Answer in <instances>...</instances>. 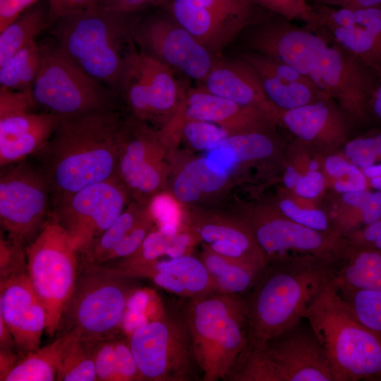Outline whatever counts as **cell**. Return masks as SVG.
<instances>
[{
	"label": "cell",
	"instance_id": "53",
	"mask_svg": "<svg viewBox=\"0 0 381 381\" xmlns=\"http://www.w3.org/2000/svg\"><path fill=\"white\" fill-rule=\"evenodd\" d=\"M367 178L370 188L381 192V162L362 170Z\"/></svg>",
	"mask_w": 381,
	"mask_h": 381
},
{
	"label": "cell",
	"instance_id": "3",
	"mask_svg": "<svg viewBox=\"0 0 381 381\" xmlns=\"http://www.w3.org/2000/svg\"><path fill=\"white\" fill-rule=\"evenodd\" d=\"M304 319L325 351L334 381L377 380L381 375V338L358 319L332 279Z\"/></svg>",
	"mask_w": 381,
	"mask_h": 381
},
{
	"label": "cell",
	"instance_id": "16",
	"mask_svg": "<svg viewBox=\"0 0 381 381\" xmlns=\"http://www.w3.org/2000/svg\"><path fill=\"white\" fill-rule=\"evenodd\" d=\"M309 77L350 119L371 120L369 102L381 78L357 57L337 44L328 46Z\"/></svg>",
	"mask_w": 381,
	"mask_h": 381
},
{
	"label": "cell",
	"instance_id": "31",
	"mask_svg": "<svg viewBox=\"0 0 381 381\" xmlns=\"http://www.w3.org/2000/svg\"><path fill=\"white\" fill-rule=\"evenodd\" d=\"M202 245L198 258L203 262L214 290L245 297L265 267L259 268L229 259Z\"/></svg>",
	"mask_w": 381,
	"mask_h": 381
},
{
	"label": "cell",
	"instance_id": "25",
	"mask_svg": "<svg viewBox=\"0 0 381 381\" xmlns=\"http://www.w3.org/2000/svg\"><path fill=\"white\" fill-rule=\"evenodd\" d=\"M183 226L197 243L207 246L229 244L240 248L258 265L265 267L267 259L250 228L240 217L212 213H196Z\"/></svg>",
	"mask_w": 381,
	"mask_h": 381
},
{
	"label": "cell",
	"instance_id": "30",
	"mask_svg": "<svg viewBox=\"0 0 381 381\" xmlns=\"http://www.w3.org/2000/svg\"><path fill=\"white\" fill-rule=\"evenodd\" d=\"M78 337L75 331L67 330L51 344L23 355L4 381L56 380L63 360Z\"/></svg>",
	"mask_w": 381,
	"mask_h": 381
},
{
	"label": "cell",
	"instance_id": "19",
	"mask_svg": "<svg viewBox=\"0 0 381 381\" xmlns=\"http://www.w3.org/2000/svg\"><path fill=\"white\" fill-rule=\"evenodd\" d=\"M0 319L23 355L40 348L47 327V313L28 270L1 279Z\"/></svg>",
	"mask_w": 381,
	"mask_h": 381
},
{
	"label": "cell",
	"instance_id": "29",
	"mask_svg": "<svg viewBox=\"0 0 381 381\" xmlns=\"http://www.w3.org/2000/svg\"><path fill=\"white\" fill-rule=\"evenodd\" d=\"M327 212L333 231L346 237L381 217V192L366 189L340 194Z\"/></svg>",
	"mask_w": 381,
	"mask_h": 381
},
{
	"label": "cell",
	"instance_id": "52",
	"mask_svg": "<svg viewBox=\"0 0 381 381\" xmlns=\"http://www.w3.org/2000/svg\"><path fill=\"white\" fill-rule=\"evenodd\" d=\"M369 112L371 119L381 123V78L370 99Z\"/></svg>",
	"mask_w": 381,
	"mask_h": 381
},
{
	"label": "cell",
	"instance_id": "54",
	"mask_svg": "<svg viewBox=\"0 0 381 381\" xmlns=\"http://www.w3.org/2000/svg\"><path fill=\"white\" fill-rule=\"evenodd\" d=\"M301 176V174L292 164L288 165L285 168L283 182L290 192L294 188Z\"/></svg>",
	"mask_w": 381,
	"mask_h": 381
},
{
	"label": "cell",
	"instance_id": "24",
	"mask_svg": "<svg viewBox=\"0 0 381 381\" xmlns=\"http://www.w3.org/2000/svg\"><path fill=\"white\" fill-rule=\"evenodd\" d=\"M208 92L240 105L257 109L278 123L280 110L266 96L260 78L244 60L215 59L202 81Z\"/></svg>",
	"mask_w": 381,
	"mask_h": 381
},
{
	"label": "cell",
	"instance_id": "56",
	"mask_svg": "<svg viewBox=\"0 0 381 381\" xmlns=\"http://www.w3.org/2000/svg\"><path fill=\"white\" fill-rule=\"evenodd\" d=\"M377 380H381V375H380V377L377 379Z\"/></svg>",
	"mask_w": 381,
	"mask_h": 381
},
{
	"label": "cell",
	"instance_id": "47",
	"mask_svg": "<svg viewBox=\"0 0 381 381\" xmlns=\"http://www.w3.org/2000/svg\"><path fill=\"white\" fill-rule=\"evenodd\" d=\"M325 188V178L321 169H314L301 174L291 193L302 198L313 200L320 196Z\"/></svg>",
	"mask_w": 381,
	"mask_h": 381
},
{
	"label": "cell",
	"instance_id": "14",
	"mask_svg": "<svg viewBox=\"0 0 381 381\" xmlns=\"http://www.w3.org/2000/svg\"><path fill=\"white\" fill-rule=\"evenodd\" d=\"M131 198L116 175L52 203V214L73 246L84 253L126 209Z\"/></svg>",
	"mask_w": 381,
	"mask_h": 381
},
{
	"label": "cell",
	"instance_id": "26",
	"mask_svg": "<svg viewBox=\"0 0 381 381\" xmlns=\"http://www.w3.org/2000/svg\"><path fill=\"white\" fill-rule=\"evenodd\" d=\"M354 25L324 27L336 44L375 71L381 78V6L351 8Z\"/></svg>",
	"mask_w": 381,
	"mask_h": 381
},
{
	"label": "cell",
	"instance_id": "38",
	"mask_svg": "<svg viewBox=\"0 0 381 381\" xmlns=\"http://www.w3.org/2000/svg\"><path fill=\"white\" fill-rule=\"evenodd\" d=\"M265 130L230 134L219 147L229 149L236 164L256 162L274 156L277 145Z\"/></svg>",
	"mask_w": 381,
	"mask_h": 381
},
{
	"label": "cell",
	"instance_id": "15",
	"mask_svg": "<svg viewBox=\"0 0 381 381\" xmlns=\"http://www.w3.org/2000/svg\"><path fill=\"white\" fill-rule=\"evenodd\" d=\"M62 118L40 110L30 89L14 91L0 87V167L35 155Z\"/></svg>",
	"mask_w": 381,
	"mask_h": 381
},
{
	"label": "cell",
	"instance_id": "49",
	"mask_svg": "<svg viewBox=\"0 0 381 381\" xmlns=\"http://www.w3.org/2000/svg\"><path fill=\"white\" fill-rule=\"evenodd\" d=\"M99 0H48V18L50 23L88 9L97 5Z\"/></svg>",
	"mask_w": 381,
	"mask_h": 381
},
{
	"label": "cell",
	"instance_id": "17",
	"mask_svg": "<svg viewBox=\"0 0 381 381\" xmlns=\"http://www.w3.org/2000/svg\"><path fill=\"white\" fill-rule=\"evenodd\" d=\"M249 0H171L172 17L212 53L226 46L252 20Z\"/></svg>",
	"mask_w": 381,
	"mask_h": 381
},
{
	"label": "cell",
	"instance_id": "28",
	"mask_svg": "<svg viewBox=\"0 0 381 381\" xmlns=\"http://www.w3.org/2000/svg\"><path fill=\"white\" fill-rule=\"evenodd\" d=\"M229 174L207 156L190 159L174 177L171 193L180 203L196 202L224 190L229 184Z\"/></svg>",
	"mask_w": 381,
	"mask_h": 381
},
{
	"label": "cell",
	"instance_id": "2",
	"mask_svg": "<svg viewBox=\"0 0 381 381\" xmlns=\"http://www.w3.org/2000/svg\"><path fill=\"white\" fill-rule=\"evenodd\" d=\"M339 263L301 259L267 264L244 297L248 345L261 349L304 319L313 301L332 279Z\"/></svg>",
	"mask_w": 381,
	"mask_h": 381
},
{
	"label": "cell",
	"instance_id": "46",
	"mask_svg": "<svg viewBox=\"0 0 381 381\" xmlns=\"http://www.w3.org/2000/svg\"><path fill=\"white\" fill-rule=\"evenodd\" d=\"M179 203L171 193L164 191L151 200L149 206L158 227L163 226L183 227L182 212Z\"/></svg>",
	"mask_w": 381,
	"mask_h": 381
},
{
	"label": "cell",
	"instance_id": "35",
	"mask_svg": "<svg viewBox=\"0 0 381 381\" xmlns=\"http://www.w3.org/2000/svg\"><path fill=\"white\" fill-rule=\"evenodd\" d=\"M256 73L266 96L281 111L295 109L326 97L313 81H294L273 74Z\"/></svg>",
	"mask_w": 381,
	"mask_h": 381
},
{
	"label": "cell",
	"instance_id": "37",
	"mask_svg": "<svg viewBox=\"0 0 381 381\" xmlns=\"http://www.w3.org/2000/svg\"><path fill=\"white\" fill-rule=\"evenodd\" d=\"M48 22V13L42 8L31 7L0 31V65L35 40Z\"/></svg>",
	"mask_w": 381,
	"mask_h": 381
},
{
	"label": "cell",
	"instance_id": "7",
	"mask_svg": "<svg viewBox=\"0 0 381 381\" xmlns=\"http://www.w3.org/2000/svg\"><path fill=\"white\" fill-rule=\"evenodd\" d=\"M128 344L143 380L202 381L180 300L158 318L135 329Z\"/></svg>",
	"mask_w": 381,
	"mask_h": 381
},
{
	"label": "cell",
	"instance_id": "12",
	"mask_svg": "<svg viewBox=\"0 0 381 381\" xmlns=\"http://www.w3.org/2000/svg\"><path fill=\"white\" fill-rule=\"evenodd\" d=\"M49 198L38 166L25 159L1 168L0 224L7 238L25 248L49 217Z\"/></svg>",
	"mask_w": 381,
	"mask_h": 381
},
{
	"label": "cell",
	"instance_id": "51",
	"mask_svg": "<svg viewBox=\"0 0 381 381\" xmlns=\"http://www.w3.org/2000/svg\"><path fill=\"white\" fill-rule=\"evenodd\" d=\"M38 0H0V31Z\"/></svg>",
	"mask_w": 381,
	"mask_h": 381
},
{
	"label": "cell",
	"instance_id": "45",
	"mask_svg": "<svg viewBox=\"0 0 381 381\" xmlns=\"http://www.w3.org/2000/svg\"><path fill=\"white\" fill-rule=\"evenodd\" d=\"M280 16L288 20H300L305 22L310 29L320 26V18L315 8L306 0H249Z\"/></svg>",
	"mask_w": 381,
	"mask_h": 381
},
{
	"label": "cell",
	"instance_id": "5",
	"mask_svg": "<svg viewBox=\"0 0 381 381\" xmlns=\"http://www.w3.org/2000/svg\"><path fill=\"white\" fill-rule=\"evenodd\" d=\"M128 16L96 5L55 21L59 47L83 71L102 85L118 88L133 49V25Z\"/></svg>",
	"mask_w": 381,
	"mask_h": 381
},
{
	"label": "cell",
	"instance_id": "48",
	"mask_svg": "<svg viewBox=\"0 0 381 381\" xmlns=\"http://www.w3.org/2000/svg\"><path fill=\"white\" fill-rule=\"evenodd\" d=\"M345 238L352 247L373 249L381 252V217L349 234Z\"/></svg>",
	"mask_w": 381,
	"mask_h": 381
},
{
	"label": "cell",
	"instance_id": "39",
	"mask_svg": "<svg viewBox=\"0 0 381 381\" xmlns=\"http://www.w3.org/2000/svg\"><path fill=\"white\" fill-rule=\"evenodd\" d=\"M320 160V159H319ZM326 187L339 194L370 189L368 181L363 171L353 165L342 155L332 154L320 160Z\"/></svg>",
	"mask_w": 381,
	"mask_h": 381
},
{
	"label": "cell",
	"instance_id": "8",
	"mask_svg": "<svg viewBox=\"0 0 381 381\" xmlns=\"http://www.w3.org/2000/svg\"><path fill=\"white\" fill-rule=\"evenodd\" d=\"M86 265L78 277L63 318L66 316L70 326L68 330L94 344L116 337L135 290V279L120 276L104 265Z\"/></svg>",
	"mask_w": 381,
	"mask_h": 381
},
{
	"label": "cell",
	"instance_id": "10",
	"mask_svg": "<svg viewBox=\"0 0 381 381\" xmlns=\"http://www.w3.org/2000/svg\"><path fill=\"white\" fill-rule=\"evenodd\" d=\"M41 48L40 68L30 89L40 110L64 117L114 108L104 85L83 71L57 44Z\"/></svg>",
	"mask_w": 381,
	"mask_h": 381
},
{
	"label": "cell",
	"instance_id": "33",
	"mask_svg": "<svg viewBox=\"0 0 381 381\" xmlns=\"http://www.w3.org/2000/svg\"><path fill=\"white\" fill-rule=\"evenodd\" d=\"M97 380H142L128 341L117 337L92 345Z\"/></svg>",
	"mask_w": 381,
	"mask_h": 381
},
{
	"label": "cell",
	"instance_id": "32",
	"mask_svg": "<svg viewBox=\"0 0 381 381\" xmlns=\"http://www.w3.org/2000/svg\"><path fill=\"white\" fill-rule=\"evenodd\" d=\"M333 282L338 286L381 291V252L351 246Z\"/></svg>",
	"mask_w": 381,
	"mask_h": 381
},
{
	"label": "cell",
	"instance_id": "55",
	"mask_svg": "<svg viewBox=\"0 0 381 381\" xmlns=\"http://www.w3.org/2000/svg\"><path fill=\"white\" fill-rule=\"evenodd\" d=\"M322 4L339 7L345 0H320Z\"/></svg>",
	"mask_w": 381,
	"mask_h": 381
},
{
	"label": "cell",
	"instance_id": "6",
	"mask_svg": "<svg viewBox=\"0 0 381 381\" xmlns=\"http://www.w3.org/2000/svg\"><path fill=\"white\" fill-rule=\"evenodd\" d=\"M300 322L261 349L248 345L226 381H334L319 340Z\"/></svg>",
	"mask_w": 381,
	"mask_h": 381
},
{
	"label": "cell",
	"instance_id": "1",
	"mask_svg": "<svg viewBox=\"0 0 381 381\" xmlns=\"http://www.w3.org/2000/svg\"><path fill=\"white\" fill-rule=\"evenodd\" d=\"M127 121L114 108L62 118L34 155L48 183L52 204L115 175Z\"/></svg>",
	"mask_w": 381,
	"mask_h": 381
},
{
	"label": "cell",
	"instance_id": "41",
	"mask_svg": "<svg viewBox=\"0 0 381 381\" xmlns=\"http://www.w3.org/2000/svg\"><path fill=\"white\" fill-rule=\"evenodd\" d=\"M92 345L78 337L64 357L56 380H97Z\"/></svg>",
	"mask_w": 381,
	"mask_h": 381
},
{
	"label": "cell",
	"instance_id": "9",
	"mask_svg": "<svg viewBox=\"0 0 381 381\" xmlns=\"http://www.w3.org/2000/svg\"><path fill=\"white\" fill-rule=\"evenodd\" d=\"M25 250L28 277L45 308V331L52 337L76 284L79 253L52 212Z\"/></svg>",
	"mask_w": 381,
	"mask_h": 381
},
{
	"label": "cell",
	"instance_id": "44",
	"mask_svg": "<svg viewBox=\"0 0 381 381\" xmlns=\"http://www.w3.org/2000/svg\"><path fill=\"white\" fill-rule=\"evenodd\" d=\"M341 155L361 170L381 162V131L346 141Z\"/></svg>",
	"mask_w": 381,
	"mask_h": 381
},
{
	"label": "cell",
	"instance_id": "22",
	"mask_svg": "<svg viewBox=\"0 0 381 381\" xmlns=\"http://www.w3.org/2000/svg\"><path fill=\"white\" fill-rule=\"evenodd\" d=\"M289 21L284 19L257 29L250 37V45L254 52L286 64L309 76L329 45L321 35Z\"/></svg>",
	"mask_w": 381,
	"mask_h": 381
},
{
	"label": "cell",
	"instance_id": "36",
	"mask_svg": "<svg viewBox=\"0 0 381 381\" xmlns=\"http://www.w3.org/2000/svg\"><path fill=\"white\" fill-rule=\"evenodd\" d=\"M41 60L42 48L35 40L0 65V87L14 91L31 89Z\"/></svg>",
	"mask_w": 381,
	"mask_h": 381
},
{
	"label": "cell",
	"instance_id": "27",
	"mask_svg": "<svg viewBox=\"0 0 381 381\" xmlns=\"http://www.w3.org/2000/svg\"><path fill=\"white\" fill-rule=\"evenodd\" d=\"M138 53L148 86V123L159 129L176 115L184 90L180 87L171 67L143 51Z\"/></svg>",
	"mask_w": 381,
	"mask_h": 381
},
{
	"label": "cell",
	"instance_id": "11",
	"mask_svg": "<svg viewBox=\"0 0 381 381\" xmlns=\"http://www.w3.org/2000/svg\"><path fill=\"white\" fill-rule=\"evenodd\" d=\"M240 217L250 228L267 264L301 259L340 262L351 247L345 237L300 224L276 207H256Z\"/></svg>",
	"mask_w": 381,
	"mask_h": 381
},
{
	"label": "cell",
	"instance_id": "4",
	"mask_svg": "<svg viewBox=\"0 0 381 381\" xmlns=\"http://www.w3.org/2000/svg\"><path fill=\"white\" fill-rule=\"evenodd\" d=\"M202 381L224 380L248 345L243 296L216 291L180 298Z\"/></svg>",
	"mask_w": 381,
	"mask_h": 381
},
{
	"label": "cell",
	"instance_id": "34",
	"mask_svg": "<svg viewBox=\"0 0 381 381\" xmlns=\"http://www.w3.org/2000/svg\"><path fill=\"white\" fill-rule=\"evenodd\" d=\"M148 205L131 200L114 222L83 253L86 262L96 265L106 263L110 254L130 234Z\"/></svg>",
	"mask_w": 381,
	"mask_h": 381
},
{
	"label": "cell",
	"instance_id": "50",
	"mask_svg": "<svg viewBox=\"0 0 381 381\" xmlns=\"http://www.w3.org/2000/svg\"><path fill=\"white\" fill-rule=\"evenodd\" d=\"M171 0H99L97 5L109 11L129 16L152 6L169 3Z\"/></svg>",
	"mask_w": 381,
	"mask_h": 381
},
{
	"label": "cell",
	"instance_id": "42",
	"mask_svg": "<svg viewBox=\"0 0 381 381\" xmlns=\"http://www.w3.org/2000/svg\"><path fill=\"white\" fill-rule=\"evenodd\" d=\"M336 286L361 323L381 338V291Z\"/></svg>",
	"mask_w": 381,
	"mask_h": 381
},
{
	"label": "cell",
	"instance_id": "23",
	"mask_svg": "<svg viewBox=\"0 0 381 381\" xmlns=\"http://www.w3.org/2000/svg\"><path fill=\"white\" fill-rule=\"evenodd\" d=\"M327 97L306 105L280 111L278 123L299 141L333 150L346 142L347 128L341 110Z\"/></svg>",
	"mask_w": 381,
	"mask_h": 381
},
{
	"label": "cell",
	"instance_id": "13",
	"mask_svg": "<svg viewBox=\"0 0 381 381\" xmlns=\"http://www.w3.org/2000/svg\"><path fill=\"white\" fill-rule=\"evenodd\" d=\"M169 148L158 129L135 117L128 119L115 175L131 200L147 205L164 191L169 174Z\"/></svg>",
	"mask_w": 381,
	"mask_h": 381
},
{
	"label": "cell",
	"instance_id": "40",
	"mask_svg": "<svg viewBox=\"0 0 381 381\" xmlns=\"http://www.w3.org/2000/svg\"><path fill=\"white\" fill-rule=\"evenodd\" d=\"M293 193L278 198L276 207L291 220L314 230L337 235L332 230L327 213L310 202ZM338 236V235H337Z\"/></svg>",
	"mask_w": 381,
	"mask_h": 381
},
{
	"label": "cell",
	"instance_id": "21",
	"mask_svg": "<svg viewBox=\"0 0 381 381\" xmlns=\"http://www.w3.org/2000/svg\"><path fill=\"white\" fill-rule=\"evenodd\" d=\"M114 273L131 279H149L180 298L215 291L208 272L199 258L185 254L169 260L129 262L119 260L108 266Z\"/></svg>",
	"mask_w": 381,
	"mask_h": 381
},
{
	"label": "cell",
	"instance_id": "20",
	"mask_svg": "<svg viewBox=\"0 0 381 381\" xmlns=\"http://www.w3.org/2000/svg\"><path fill=\"white\" fill-rule=\"evenodd\" d=\"M188 120L212 123L224 128L230 134L266 130L275 123L264 112L215 95L202 86L184 91L178 111L164 129L173 135L179 136L181 125Z\"/></svg>",
	"mask_w": 381,
	"mask_h": 381
},
{
	"label": "cell",
	"instance_id": "18",
	"mask_svg": "<svg viewBox=\"0 0 381 381\" xmlns=\"http://www.w3.org/2000/svg\"><path fill=\"white\" fill-rule=\"evenodd\" d=\"M132 35L143 52L201 82L215 61L213 53L172 17L133 25Z\"/></svg>",
	"mask_w": 381,
	"mask_h": 381
},
{
	"label": "cell",
	"instance_id": "43",
	"mask_svg": "<svg viewBox=\"0 0 381 381\" xmlns=\"http://www.w3.org/2000/svg\"><path fill=\"white\" fill-rule=\"evenodd\" d=\"M230 135L224 128L207 121L188 120L182 123L179 136L194 150L211 151L219 147Z\"/></svg>",
	"mask_w": 381,
	"mask_h": 381
}]
</instances>
